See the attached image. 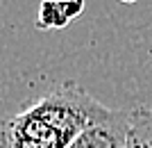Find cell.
<instances>
[{"instance_id": "6da1fadb", "label": "cell", "mask_w": 152, "mask_h": 148, "mask_svg": "<svg viewBox=\"0 0 152 148\" xmlns=\"http://www.w3.org/2000/svg\"><path fill=\"white\" fill-rule=\"evenodd\" d=\"M111 114L77 82H61L18 114L0 119V148H68Z\"/></svg>"}, {"instance_id": "7a4b0ae2", "label": "cell", "mask_w": 152, "mask_h": 148, "mask_svg": "<svg viewBox=\"0 0 152 148\" xmlns=\"http://www.w3.org/2000/svg\"><path fill=\"white\" fill-rule=\"evenodd\" d=\"M125 130L127 112L111 110L107 119L89 125L68 148H125Z\"/></svg>"}, {"instance_id": "3957f363", "label": "cell", "mask_w": 152, "mask_h": 148, "mask_svg": "<svg viewBox=\"0 0 152 148\" xmlns=\"http://www.w3.org/2000/svg\"><path fill=\"white\" fill-rule=\"evenodd\" d=\"M84 12V0H43L39 5V30H64Z\"/></svg>"}, {"instance_id": "277c9868", "label": "cell", "mask_w": 152, "mask_h": 148, "mask_svg": "<svg viewBox=\"0 0 152 148\" xmlns=\"http://www.w3.org/2000/svg\"><path fill=\"white\" fill-rule=\"evenodd\" d=\"M125 148H152V107L136 105L127 112Z\"/></svg>"}, {"instance_id": "5b68a950", "label": "cell", "mask_w": 152, "mask_h": 148, "mask_svg": "<svg viewBox=\"0 0 152 148\" xmlns=\"http://www.w3.org/2000/svg\"><path fill=\"white\" fill-rule=\"evenodd\" d=\"M121 2H127V5H129V2H136V0H121Z\"/></svg>"}]
</instances>
